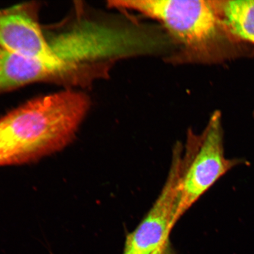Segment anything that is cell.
I'll return each mask as SVG.
<instances>
[{"label":"cell","mask_w":254,"mask_h":254,"mask_svg":"<svg viewBox=\"0 0 254 254\" xmlns=\"http://www.w3.org/2000/svg\"><path fill=\"white\" fill-rule=\"evenodd\" d=\"M109 5L160 24L176 47L171 62L210 65L254 57V44L234 34L215 0H127Z\"/></svg>","instance_id":"1"},{"label":"cell","mask_w":254,"mask_h":254,"mask_svg":"<svg viewBox=\"0 0 254 254\" xmlns=\"http://www.w3.org/2000/svg\"><path fill=\"white\" fill-rule=\"evenodd\" d=\"M74 89L34 98L0 119V138L13 164L30 163L70 144L90 108Z\"/></svg>","instance_id":"2"},{"label":"cell","mask_w":254,"mask_h":254,"mask_svg":"<svg viewBox=\"0 0 254 254\" xmlns=\"http://www.w3.org/2000/svg\"><path fill=\"white\" fill-rule=\"evenodd\" d=\"M224 141L219 111L212 113L201 134L189 132L181 158L175 223L221 178L235 167L249 165L245 158L225 157Z\"/></svg>","instance_id":"3"},{"label":"cell","mask_w":254,"mask_h":254,"mask_svg":"<svg viewBox=\"0 0 254 254\" xmlns=\"http://www.w3.org/2000/svg\"><path fill=\"white\" fill-rule=\"evenodd\" d=\"M183 148L175 146L169 174L160 194L147 215L127 237L124 254H152L169 243L174 227Z\"/></svg>","instance_id":"4"},{"label":"cell","mask_w":254,"mask_h":254,"mask_svg":"<svg viewBox=\"0 0 254 254\" xmlns=\"http://www.w3.org/2000/svg\"><path fill=\"white\" fill-rule=\"evenodd\" d=\"M40 9L33 1L0 9V49L61 65L48 43Z\"/></svg>","instance_id":"5"},{"label":"cell","mask_w":254,"mask_h":254,"mask_svg":"<svg viewBox=\"0 0 254 254\" xmlns=\"http://www.w3.org/2000/svg\"><path fill=\"white\" fill-rule=\"evenodd\" d=\"M46 76L45 62L0 49V93L44 82Z\"/></svg>","instance_id":"6"},{"label":"cell","mask_w":254,"mask_h":254,"mask_svg":"<svg viewBox=\"0 0 254 254\" xmlns=\"http://www.w3.org/2000/svg\"><path fill=\"white\" fill-rule=\"evenodd\" d=\"M222 17L234 34L254 44V0H215Z\"/></svg>","instance_id":"7"},{"label":"cell","mask_w":254,"mask_h":254,"mask_svg":"<svg viewBox=\"0 0 254 254\" xmlns=\"http://www.w3.org/2000/svg\"><path fill=\"white\" fill-rule=\"evenodd\" d=\"M7 165H12L11 158L4 142L0 138V166Z\"/></svg>","instance_id":"8"},{"label":"cell","mask_w":254,"mask_h":254,"mask_svg":"<svg viewBox=\"0 0 254 254\" xmlns=\"http://www.w3.org/2000/svg\"><path fill=\"white\" fill-rule=\"evenodd\" d=\"M168 245H169V243L159 248V249L155 251V252L152 254H167Z\"/></svg>","instance_id":"9"},{"label":"cell","mask_w":254,"mask_h":254,"mask_svg":"<svg viewBox=\"0 0 254 254\" xmlns=\"http://www.w3.org/2000/svg\"><path fill=\"white\" fill-rule=\"evenodd\" d=\"M253 116H254V110L253 111Z\"/></svg>","instance_id":"10"}]
</instances>
